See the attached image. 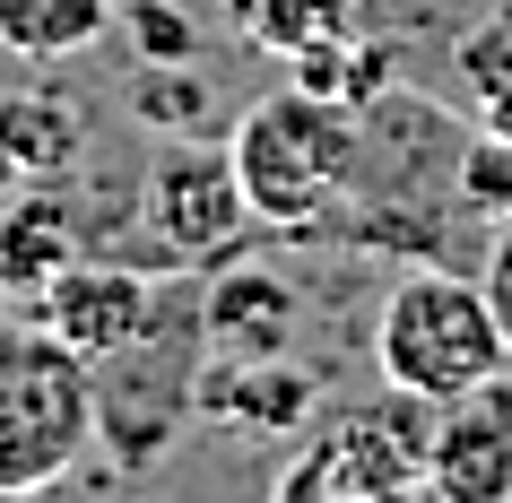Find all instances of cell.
Masks as SVG:
<instances>
[{
    "label": "cell",
    "instance_id": "6da1fadb",
    "mask_svg": "<svg viewBox=\"0 0 512 503\" xmlns=\"http://www.w3.org/2000/svg\"><path fill=\"white\" fill-rule=\"evenodd\" d=\"M226 157H235V183L270 235H330V217L356 191L365 122H356V105H330L313 87H278L235 122Z\"/></svg>",
    "mask_w": 512,
    "mask_h": 503
},
{
    "label": "cell",
    "instance_id": "7a4b0ae2",
    "mask_svg": "<svg viewBox=\"0 0 512 503\" xmlns=\"http://www.w3.org/2000/svg\"><path fill=\"white\" fill-rule=\"evenodd\" d=\"M96 451V365L44 321H0V495H53Z\"/></svg>",
    "mask_w": 512,
    "mask_h": 503
},
{
    "label": "cell",
    "instance_id": "3957f363",
    "mask_svg": "<svg viewBox=\"0 0 512 503\" xmlns=\"http://www.w3.org/2000/svg\"><path fill=\"white\" fill-rule=\"evenodd\" d=\"M200 365H209L200 287H165L157 321L96 365V451H105L122 477L157 469L165 451H174L183 417L200 408Z\"/></svg>",
    "mask_w": 512,
    "mask_h": 503
},
{
    "label": "cell",
    "instance_id": "277c9868",
    "mask_svg": "<svg viewBox=\"0 0 512 503\" xmlns=\"http://www.w3.org/2000/svg\"><path fill=\"white\" fill-rule=\"evenodd\" d=\"M374 373L417 399H460L478 382H504L512 347L495 330L486 287L460 269H408L374 313Z\"/></svg>",
    "mask_w": 512,
    "mask_h": 503
},
{
    "label": "cell",
    "instance_id": "5b68a950",
    "mask_svg": "<svg viewBox=\"0 0 512 503\" xmlns=\"http://www.w3.org/2000/svg\"><path fill=\"white\" fill-rule=\"evenodd\" d=\"M426 443H434V399L382 382V399L339 408L330 425H304V451L278 469V503H391V495H426Z\"/></svg>",
    "mask_w": 512,
    "mask_h": 503
},
{
    "label": "cell",
    "instance_id": "8992f818",
    "mask_svg": "<svg viewBox=\"0 0 512 503\" xmlns=\"http://www.w3.org/2000/svg\"><path fill=\"white\" fill-rule=\"evenodd\" d=\"M252 226L261 217H252V200L235 183V157L200 148V139H165L157 165H148V235L165 243V261L217 269Z\"/></svg>",
    "mask_w": 512,
    "mask_h": 503
},
{
    "label": "cell",
    "instance_id": "52a82bcc",
    "mask_svg": "<svg viewBox=\"0 0 512 503\" xmlns=\"http://www.w3.org/2000/svg\"><path fill=\"white\" fill-rule=\"evenodd\" d=\"M426 495L434 503H512V373L478 382L460 399H434Z\"/></svg>",
    "mask_w": 512,
    "mask_h": 503
},
{
    "label": "cell",
    "instance_id": "ba28073f",
    "mask_svg": "<svg viewBox=\"0 0 512 503\" xmlns=\"http://www.w3.org/2000/svg\"><path fill=\"white\" fill-rule=\"evenodd\" d=\"M157 295H165V287H148L139 269L87 261V252H79L53 287H35V321H44L61 347H79L87 365H105L113 347H131L139 330L157 321Z\"/></svg>",
    "mask_w": 512,
    "mask_h": 503
},
{
    "label": "cell",
    "instance_id": "9c48e42d",
    "mask_svg": "<svg viewBox=\"0 0 512 503\" xmlns=\"http://www.w3.org/2000/svg\"><path fill=\"white\" fill-rule=\"evenodd\" d=\"M200 408L209 417H235V434H261V443H304L313 382L287 356H209L200 365Z\"/></svg>",
    "mask_w": 512,
    "mask_h": 503
},
{
    "label": "cell",
    "instance_id": "30bf717a",
    "mask_svg": "<svg viewBox=\"0 0 512 503\" xmlns=\"http://www.w3.org/2000/svg\"><path fill=\"white\" fill-rule=\"evenodd\" d=\"M296 287L261 261H235L200 287V339L209 356H287L296 347Z\"/></svg>",
    "mask_w": 512,
    "mask_h": 503
},
{
    "label": "cell",
    "instance_id": "8fae6325",
    "mask_svg": "<svg viewBox=\"0 0 512 503\" xmlns=\"http://www.w3.org/2000/svg\"><path fill=\"white\" fill-rule=\"evenodd\" d=\"M79 261L70 235V200L44 183H18V200H0V295H35Z\"/></svg>",
    "mask_w": 512,
    "mask_h": 503
},
{
    "label": "cell",
    "instance_id": "7c38bea8",
    "mask_svg": "<svg viewBox=\"0 0 512 503\" xmlns=\"http://www.w3.org/2000/svg\"><path fill=\"white\" fill-rule=\"evenodd\" d=\"M70 157H79V113L61 105L53 87L0 96V191H18V183H53Z\"/></svg>",
    "mask_w": 512,
    "mask_h": 503
},
{
    "label": "cell",
    "instance_id": "4fadbf2b",
    "mask_svg": "<svg viewBox=\"0 0 512 503\" xmlns=\"http://www.w3.org/2000/svg\"><path fill=\"white\" fill-rule=\"evenodd\" d=\"M122 27V0H0V53L70 61Z\"/></svg>",
    "mask_w": 512,
    "mask_h": 503
},
{
    "label": "cell",
    "instance_id": "5bb4252c",
    "mask_svg": "<svg viewBox=\"0 0 512 503\" xmlns=\"http://www.w3.org/2000/svg\"><path fill=\"white\" fill-rule=\"evenodd\" d=\"M243 27L261 53H313V44H339L348 35V0H243Z\"/></svg>",
    "mask_w": 512,
    "mask_h": 503
},
{
    "label": "cell",
    "instance_id": "9a60e30c",
    "mask_svg": "<svg viewBox=\"0 0 512 503\" xmlns=\"http://www.w3.org/2000/svg\"><path fill=\"white\" fill-rule=\"evenodd\" d=\"M131 113H139V122H157V131H174V139H191L200 122H209V87H200L191 61H148L139 87H131Z\"/></svg>",
    "mask_w": 512,
    "mask_h": 503
},
{
    "label": "cell",
    "instance_id": "2e32d148",
    "mask_svg": "<svg viewBox=\"0 0 512 503\" xmlns=\"http://www.w3.org/2000/svg\"><path fill=\"white\" fill-rule=\"evenodd\" d=\"M452 191H460V209H469V217H512V131L460 139Z\"/></svg>",
    "mask_w": 512,
    "mask_h": 503
},
{
    "label": "cell",
    "instance_id": "e0dca14e",
    "mask_svg": "<svg viewBox=\"0 0 512 503\" xmlns=\"http://www.w3.org/2000/svg\"><path fill=\"white\" fill-rule=\"evenodd\" d=\"M460 79H469V96H478L486 113H504V131H512V9L486 18V27L460 44Z\"/></svg>",
    "mask_w": 512,
    "mask_h": 503
},
{
    "label": "cell",
    "instance_id": "ac0fdd59",
    "mask_svg": "<svg viewBox=\"0 0 512 503\" xmlns=\"http://www.w3.org/2000/svg\"><path fill=\"white\" fill-rule=\"evenodd\" d=\"M122 18H131L139 70H148V61H200V27H191L183 0H122Z\"/></svg>",
    "mask_w": 512,
    "mask_h": 503
},
{
    "label": "cell",
    "instance_id": "d6986e66",
    "mask_svg": "<svg viewBox=\"0 0 512 503\" xmlns=\"http://www.w3.org/2000/svg\"><path fill=\"white\" fill-rule=\"evenodd\" d=\"M478 287H486V304H495V330H504V347H512V217H495V243H486Z\"/></svg>",
    "mask_w": 512,
    "mask_h": 503
}]
</instances>
